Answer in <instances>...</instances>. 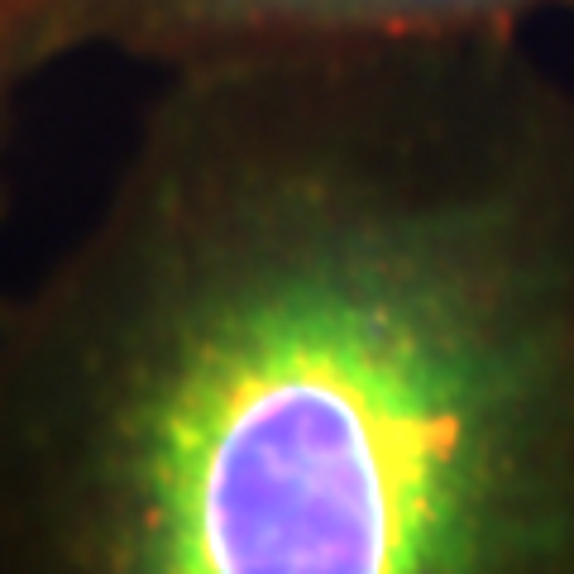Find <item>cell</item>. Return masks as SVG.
I'll use <instances>...</instances> for the list:
<instances>
[{"label":"cell","instance_id":"cell-1","mask_svg":"<svg viewBox=\"0 0 574 574\" xmlns=\"http://www.w3.org/2000/svg\"><path fill=\"white\" fill-rule=\"evenodd\" d=\"M154 78L0 287V574H574V78L526 34Z\"/></svg>","mask_w":574,"mask_h":574},{"label":"cell","instance_id":"cell-2","mask_svg":"<svg viewBox=\"0 0 574 574\" xmlns=\"http://www.w3.org/2000/svg\"><path fill=\"white\" fill-rule=\"evenodd\" d=\"M546 14H574V0H105L96 53L163 72L268 43L526 34Z\"/></svg>","mask_w":574,"mask_h":574},{"label":"cell","instance_id":"cell-3","mask_svg":"<svg viewBox=\"0 0 574 574\" xmlns=\"http://www.w3.org/2000/svg\"><path fill=\"white\" fill-rule=\"evenodd\" d=\"M101 10L105 0H0V235L14 216L34 96L68 63L96 53Z\"/></svg>","mask_w":574,"mask_h":574}]
</instances>
